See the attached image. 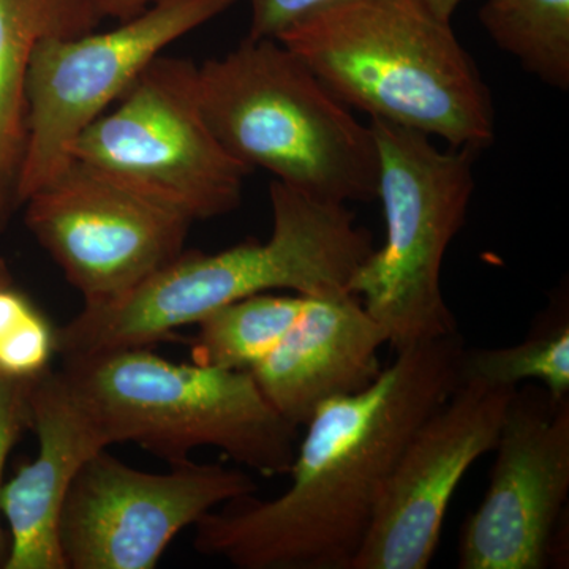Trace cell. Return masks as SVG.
<instances>
[{
	"label": "cell",
	"mask_w": 569,
	"mask_h": 569,
	"mask_svg": "<svg viewBox=\"0 0 569 569\" xmlns=\"http://www.w3.org/2000/svg\"><path fill=\"white\" fill-rule=\"evenodd\" d=\"M455 332L397 351L370 387L307 422L282 496L234 498L194 526L198 553L239 569H351L417 427L459 385Z\"/></svg>",
	"instance_id": "1"
},
{
	"label": "cell",
	"mask_w": 569,
	"mask_h": 569,
	"mask_svg": "<svg viewBox=\"0 0 569 569\" xmlns=\"http://www.w3.org/2000/svg\"><path fill=\"white\" fill-rule=\"evenodd\" d=\"M272 233L222 252L192 250L102 306H84L58 328L59 355L151 347L239 299L276 290L331 298L350 293L372 236L347 204L328 203L280 181L269 186Z\"/></svg>",
	"instance_id": "2"
},
{
	"label": "cell",
	"mask_w": 569,
	"mask_h": 569,
	"mask_svg": "<svg viewBox=\"0 0 569 569\" xmlns=\"http://www.w3.org/2000/svg\"><path fill=\"white\" fill-rule=\"evenodd\" d=\"M276 40L348 104L482 152L496 110L481 71L425 0H329Z\"/></svg>",
	"instance_id": "3"
},
{
	"label": "cell",
	"mask_w": 569,
	"mask_h": 569,
	"mask_svg": "<svg viewBox=\"0 0 569 569\" xmlns=\"http://www.w3.org/2000/svg\"><path fill=\"white\" fill-rule=\"evenodd\" d=\"M198 91L212 132L247 170L328 203L377 200L369 123L279 40L247 37L209 59L198 67Z\"/></svg>",
	"instance_id": "4"
},
{
	"label": "cell",
	"mask_w": 569,
	"mask_h": 569,
	"mask_svg": "<svg viewBox=\"0 0 569 569\" xmlns=\"http://www.w3.org/2000/svg\"><path fill=\"white\" fill-rule=\"evenodd\" d=\"M62 373L104 436L170 466L211 447L263 477L288 475L298 429L268 402L247 370L179 365L149 347L63 356Z\"/></svg>",
	"instance_id": "5"
},
{
	"label": "cell",
	"mask_w": 569,
	"mask_h": 569,
	"mask_svg": "<svg viewBox=\"0 0 569 569\" xmlns=\"http://www.w3.org/2000/svg\"><path fill=\"white\" fill-rule=\"evenodd\" d=\"M369 127L387 238L358 266L348 291L385 329L397 353L458 332L441 291V266L466 223L479 152L437 148L429 134L385 119L370 118Z\"/></svg>",
	"instance_id": "6"
},
{
	"label": "cell",
	"mask_w": 569,
	"mask_h": 569,
	"mask_svg": "<svg viewBox=\"0 0 569 569\" xmlns=\"http://www.w3.org/2000/svg\"><path fill=\"white\" fill-rule=\"evenodd\" d=\"M71 157L192 223L238 209L252 173L212 132L201 107L198 66L164 54L81 133Z\"/></svg>",
	"instance_id": "7"
},
{
	"label": "cell",
	"mask_w": 569,
	"mask_h": 569,
	"mask_svg": "<svg viewBox=\"0 0 569 569\" xmlns=\"http://www.w3.org/2000/svg\"><path fill=\"white\" fill-rule=\"evenodd\" d=\"M238 2L153 0L111 31L41 41L26 89L28 137L18 178V208L73 162L71 149L81 133L114 107L168 47Z\"/></svg>",
	"instance_id": "8"
},
{
	"label": "cell",
	"mask_w": 569,
	"mask_h": 569,
	"mask_svg": "<svg viewBox=\"0 0 569 569\" xmlns=\"http://www.w3.org/2000/svg\"><path fill=\"white\" fill-rule=\"evenodd\" d=\"M22 208L26 227L84 306L116 301L170 264L183 252L193 224L80 160Z\"/></svg>",
	"instance_id": "9"
},
{
	"label": "cell",
	"mask_w": 569,
	"mask_h": 569,
	"mask_svg": "<svg viewBox=\"0 0 569 569\" xmlns=\"http://www.w3.org/2000/svg\"><path fill=\"white\" fill-rule=\"evenodd\" d=\"M258 486L246 471L193 460L151 473L108 449L81 468L62 509L67 569H153L181 531Z\"/></svg>",
	"instance_id": "10"
},
{
	"label": "cell",
	"mask_w": 569,
	"mask_h": 569,
	"mask_svg": "<svg viewBox=\"0 0 569 569\" xmlns=\"http://www.w3.org/2000/svg\"><path fill=\"white\" fill-rule=\"evenodd\" d=\"M488 492L463 523L460 569H542L569 493V397L537 383L509 400Z\"/></svg>",
	"instance_id": "11"
},
{
	"label": "cell",
	"mask_w": 569,
	"mask_h": 569,
	"mask_svg": "<svg viewBox=\"0 0 569 569\" xmlns=\"http://www.w3.org/2000/svg\"><path fill=\"white\" fill-rule=\"evenodd\" d=\"M516 389L459 381L397 459L351 569H426L459 482L492 451Z\"/></svg>",
	"instance_id": "12"
},
{
	"label": "cell",
	"mask_w": 569,
	"mask_h": 569,
	"mask_svg": "<svg viewBox=\"0 0 569 569\" xmlns=\"http://www.w3.org/2000/svg\"><path fill=\"white\" fill-rule=\"evenodd\" d=\"M31 429L37 455L6 481L2 518L10 552L3 569H67L61 549L66 498L81 468L111 447L91 408L51 369L32 381Z\"/></svg>",
	"instance_id": "13"
},
{
	"label": "cell",
	"mask_w": 569,
	"mask_h": 569,
	"mask_svg": "<svg viewBox=\"0 0 569 569\" xmlns=\"http://www.w3.org/2000/svg\"><path fill=\"white\" fill-rule=\"evenodd\" d=\"M387 343V332L355 295L310 298L279 346L249 372L277 413L298 429L329 400L370 387Z\"/></svg>",
	"instance_id": "14"
},
{
	"label": "cell",
	"mask_w": 569,
	"mask_h": 569,
	"mask_svg": "<svg viewBox=\"0 0 569 569\" xmlns=\"http://www.w3.org/2000/svg\"><path fill=\"white\" fill-rule=\"evenodd\" d=\"M100 21L88 0H0V230L18 209L33 52L44 39L82 36Z\"/></svg>",
	"instance_id": "15"
},
{
	"label": "cell",
	"mask_w": 569,
	"mask_h": 569,
	"mask_svg": "<svg viewBox=\"0 0 569 569\" xmlns=\"http://www.w3.org/2000/svg\"><path fill=\"white\" fill-rule=\"evenodd\" d=\"M309 296L260 293L213 310L198 321L190 355L197 365L252 370L288 335Z\"/></svg>",
	"instance_id": "16"
},
{
	"label": "cell",
	"mask_w": 569,
	"mask_h": 569,
	"mask_svg": "<svg viewBox=\"0 0 569 569\" xmlns=\"http://www.w3.org/2000/svg\"><path fill=\"white\" fill-rule=\"evenodd\" d=\"M479 21L523 70L568 91L569 0H485Z\"/></svg>",
	"instance_id": "17"
},
{
	"label": "cell",
	"mask_w": 569,
	"mask_h": 569,
	"mask_svg": "<svg viewBox=\"0 0 569 569\" xmlns=\"http://www.w3.org/2000/svg\"><path fill=\"white\" fill-rule=\"evenodd\" d=\"M459 381L489 388L518 389L537 383L556 397H569V320L568 307L516 346L463 350Z\"/></svg>",
	"instance_id": "18"
},
{
	"label": "cell",
	"mask_w": 569,
	"mask_h": 569,
	"mask_svg": "<svg viewBox=\"0 0 569 569\" xmlns=\"http://www.w3.org/2000/svg\"><path fill=\"white\" fill-rule=\"evenodd\" d=\"M58 348V328L13 283L10 271L0 276V373L36 380L51 369Z\"/></svg>",
	"instance_id": "19"
},
{
	"label": "cell",
	"mask_w": 569,
	"mask_h": 569,
	"mask_svg": "<svg viewBox=\"0 0 569 569\" xmlns=\"http://www.w3.org/2000/svg\"><path fill=\"white\" fill-rule=\"evenodd\" d=\"M33 380H20L0 373V568H6L10 537L2 527V493L6 467L14 445L31 429V388Z\"/></svg>",
	"instance_id": "20"
},
{
	"label": "cell",
	"mask_w": 569,
	"mask_h": 569,
	"mask_svg": "<svg viewBox=\"0 0 569 569\" xmlns=\"http://www.w3.org/2000/svg\"><path fill=\"white\" fill-rule=\"evenodd\" d=\"M329 0H249L252 20L249 36L252 39H277L296 21Z\"/></svg>",
	"instance_id": "21"
},
{
	"label": "cell",
	"mask_w": 569,
	"mask_h": 569,
	"mask_svg": "<svg viewBox=\"0 0 569 569\" xmlns=\"http://www.w3.org/2000/svg\"><path fill=\"white\" fill-rule=\"evenodd\" d=\"M88 2L102 17V20L112 18V20L126 21L148 9L153 0H88Z\"/></svg>",
	"instance_id": "22"
},
{
	"label": "cell",
	"mask_w": 569,
	"mask_h": 569,
	"mask_svg": "<svg viewBox=\"0 0 569 569\" xmlns=\"http://www.w3.org/2000/svg\"><path fill=\"white\" fill-rule=\"evenodd\" d=\"M463 0H425L427 7L437 14L440 20L451 21L452 14L456 13Z\"/></svg>",
	"instance_id": "23"
},
{
	"label": "cell",
	"mask_w": 569,
	"mask_h": 569,
	"mask_svg": "<svg viewBox=\"0 0 569 569\" xmlns=\"http://www.w3.org/2000/svg\"><path fill=\"white\" fill-rule=\"evenodd\" d=\"M7 271H9V268H7L6 261L0 258V276L6 274Z\"/></svg>",
	"instance_id": "24"
}]
</instances>
